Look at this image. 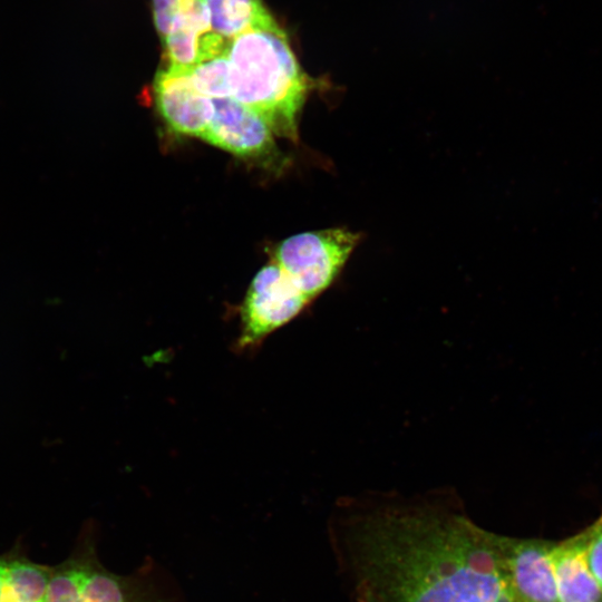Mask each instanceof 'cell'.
Instances as JSON below:
<instances>
[{"label":"cell","mask_w":602,"mask_h":602,"mask_svg":"<svg viewBox=\"0 0 602 602\" xmlns=\"http://www.w3.org/2000/svg\"><path fill=\"white\" fill-rule=\"evenodd\" d=\"M503 538L426 504L356 511L337 531L359 602H496Z\"/></svg>","instance_id":"6da1fadb"},{"label":"cell","mask_w":602,"mask_h":602,"mask_svg":"<svg viewBox=\"0 0 602 602\" xmlns=\"http://www.w3.org/2000/svg\"><path fill=\"white\" fill-rule=\"evenodd\" d=\"M232 98L255 111L272 133L297 140L299 115L313 81L301 69L285 32L253 29L230 42Z\"/></svg>","instance_id":"7a4b0ae2"},{"label":"cell","mask_w":602,"mask_h":602,"mask_svg":"<svg viewBox=\"0 0 602 602\" xmlns=\"http://www.w3.org/2000/svg\"><path fill=\"white\" fill-rule=\"evenodd\" d=\"M0 602H159L149 586L108 571L87 540L65 561L35 562L17 548L0 554Z\"/></svg>","instance_id":"3957f363"},{"label":"cell","mask_w":602,"mask_h":602,"mask_svg":"<svg viewBox=\"0 0 602 602\" xmlns=\"http://www.w3.org/2000/svg\"><path fill=\"white\" fill-rule=\"evenodd\" d=\"M359 239L347 229L300 233L278 245L274 263L312 301L337 279Z\"/></svg>","instance_id":"277c9868"},{"label":"cell","mask_w":602,"mask_h":602,"mask_svg":"<svg viewBox=\"0 0 602 602\" xmlns=\"http://www.w3.org/2000/svg\"><path fill=\"white\" fill-rule=\"evenodd\" d=\"M311 303L275 264L263 266L253 278L240 308V349L261 343Z\"/></svg>","instance_id":"5b68a950"},{"label":"cell","mask_w":602,"mask_h":602,"mask_svg":"<svg viewBox=\"0 0 602 602\" xmlns=\"http://www.w3.org/2000/svg\"><path fill=\"white\" fill-rule=\"evenodd\" d=\"M553 542L503 538V575L512 602H559L550 550Z\"/></svg>","instance_id":"8992f818"},{"label":"cell","mask_w":602,"mask_h":602,"mask_svg":"<svg viewBox=\"0 0 602 602\" xmlns=\"http://www.w3.org/2000/svg\"><path fill=\"white\" fill-rule=\"evenodd\" d=\"M162 42L168 65L190 69L226 56L231 40L212 30L204 0H182Z\"/></svg>","instance_id":"52a82bcc"},{"label":"cell","mask_w":602,"mask_h":602,"mask_svg":"<svg viewBox=\"0 0 602 602\" xmlns=\"http://www.w3.org/2000/svg\"><path fill=\"white\" fill-rule=\"evenodd\" d=\"M158 110L176 133L203 137L214 114L213 100L196 90L190 69L167 65L154 81Z\"/></svg>","instance_id":"ba28073f"},{"label":"cell","mask_w":602,"mask_h":602,"mask_svg":"<svg viewBox=\"0 0 602 602\" xmlns=\"http://www.w3.org/2000/svg\"><path fill=\"white\" fill-rule=\"evenodd\" d=\"M212 100L214 114L202 139L242 157L273 151L272 132L255 111L232 97Z\"/></svg>","instance_id":"9c48e42d"},{"label":"cell","mask_w":602,"mask_h":602,"mask_svg":"<svg viewBox=\"0 0 602 602\" xmlns=\"http://www.w3.org/2000/svg\"><path fill=\"white\" fill-rule=\"evenodd\" d=\"M559 602H602V589L586 559L585 530L550 550Z\"/></svg>","instance_id":"30bf717a"},{"label":"cell","mask_w":602,"mask_h":602,"mask_svg":"<svg viewBox=\"0 0 602 602\" xmlns=\"http://www.w3.org/2000/svg\"><path fill=\"white\" fill-rule=\"evenodd\" d=\"M211 28L225 39L279 26L261 0H204Z\"/></svg>","instance_id":"8fae6325"},{"label":"cell","mask_w":602,"mask_h":602,"mask_svg":"<svg viewBox=\"0 0 602 602\" xmlns=\"http://www.w3.org/2000/svg\"><path fill=\"white\" fill-rule=\"evenodd\" d=\"M190 77L196 90L211 99L232 97L231 69L226 56L190 68Z\"/></svg>","instance_id":"7c38bea8"},{"label":"cell","mask_w":602,"mask_h":602,"mask_svg":"<svg viewBox=\"0 0 602 602\" xmlns=\"http://www.w3.org/2000/svg\"><path fill=\"white\" fill-rule=\"evenodd\" d=\"M585 532L588 564L602 589V516Z\"/></svg>","instance_id":"4fadbf2b"},{"label":"cell","mask_w":602,"mask_h":602,"mask_svg":"<svg viewBox=\"0 0 602 602\" xmlns=\"http://www.w3.org/2000/svg\"><path fill=\"white\" fill-rule=\"evenodd\" d=\"M156 30L163 39L168 32L177 7L182 0H152Z\"/></svg>","instance_id":"5bb4252c"},{"label":"cell","mask_w":602,"mask_h":602,"mask_svg":"<svg viewBox=\"0 0 602 602\" xmlns=\"http://www.w3.org/2000/svg\"><path fill=\"white\" fill-rule=\"evenodd\" d=\"M496 602H512V599L509 596V593L506 586H504L503 593Z\"/></svg>","instance_id":"9a60e30c"}]
</instances>
